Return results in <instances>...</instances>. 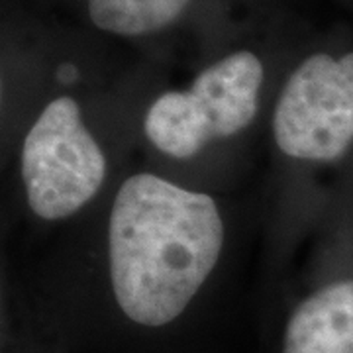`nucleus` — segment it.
I'll list each match as a JSON object with an SVG mask.
<instances>
[{
    "instance_id": "nucleus-1",
    "label": "nucleus",
    "mask_w": 353,
    "mask_h": 353,
    "mask_svg": "<svg viewBox=\"0 0 353 353\" xmlns=\"http://www.w3.org/2000/svg\"><path fill=\"white\" fill-rule=\"evenodd\" d=\"M224 240L210 194L153 173L128 176L108 216V273L120 310L139 326L171 324L212 275Z\"/></svg>"
},
{
    "instance_id": "nucleus-2",
    "label": "nucleus",
    "mask_w": 353,
    "mask_h": 353,
    "mask_svg": "<svg viewBox=\"0 0 353 353\" xmlns=\"http://www.w3.org/2000/svg\"><path fill=\"white\" fill-rule=\"evenodd\" d=\"M263 63L240 50L201 71L185 90H167L150 104L143 132L153 148L173 159H190L216 139L234 138L259 110Z\"/></svg>"
},
{
    "instance_id": "nucleus-3",
    "label": "nucleus",
    "mask_w": 353,
    "mask_h": 353,
    "mask_svg": "<svg viewBox=\"0 0 353 353\" xmlns=\"http://www.w3.org/2000/svg\"><path fill=\"white\" fill-rule=\"evenodd\" d=\"M106 155L73 97H57L24 136L20 175L28 206L48 222L67 220L92 201L106 181Z\"/></svg>"
},
{
    "instance_id": "nucleus-4",
    "label": "nucleus",
    "mask_w": 353,
    "mask_h": 353,
    "mask_svg": "<svg viewBox=\"0 0 353 353\" xmlns=\"http://www.w3.org/2000/svg\"><path fill=\"white\" fill-rule=\"evenodd\" d=\"M273 139L287 157L334 163L353 145V51L314 53L299 63L279 92Z\"/></svg>"
},
{
    "instance_id": "nucleus-5",
    "label": "nucleus",
    "mask_w": 353,
    "mask_h": 353,
    "mask_svg": "<svg viewBox=\"0 0 353 353\" xmlns=\"http://www.w3.org/2000/svg\"><path fill=\"white\" fill-rule=\"evenodd\" d=\"M283 353H353V279L330 283L292 310Z\"/></svg>"
},
{
    "instance_id": "nucleus-6",
    "label": "nucleus",
    "mask_w": 353,
    "mask_h": 353,
    "mask_svg": "<svg viewBox=\"0 0 353 353\" xmlns=\"http://www.w3.org/2000/svg\"><path fill=\"white\" fill-rule=\"evenodd\" d=\"M192 0H87L90 22L99 30L139 38L171 26Z\"/></svg>"
}]
</instances>
